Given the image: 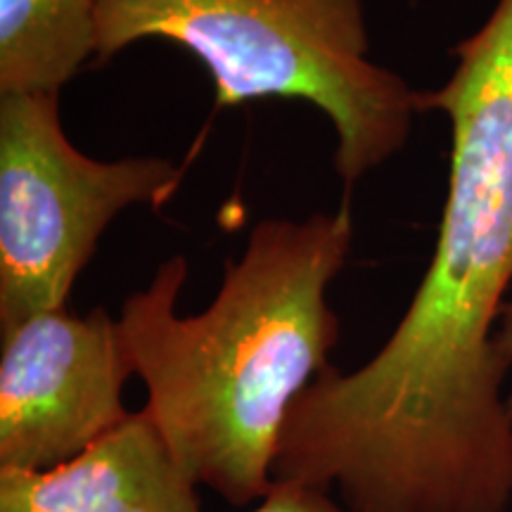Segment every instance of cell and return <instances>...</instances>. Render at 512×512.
Returning <instances> with one entry per match:
<instances>
[{
  "mask_svg": "<svg viewBox=\"0 0 512 512\" xmlns=\"http://www.w3.org/2000/svg\"><path fill=\"white\" fill-rule=\"evenodd\" d=\"M249 512H347L328 491L318 486L273 482L268 494Z\"/></svg>",
  "mask_w": 512,
  "mask_h": 512,
  "instance_id": "8",
  "label": "cell"
},
{
  "mask_svg": "<svg viewBox=\"0 0 512 512\" xmlns=\"http://www.w3.org/2000/svg\"><path fill=\"white\" fill-rule=\"evenodd\" d=\"M100 3L0 0V93H60L95 55Z\"/></svg>",
  "mask_w": 512,
  "mask_h": 512,
  "instance_id": "7",
  "label": "cell"
},
{
  "mask_svg": "<svg viewBox=\"0 0 512 512\" xmlns=\"http://www.w3.org/2000/svg\"><path fill=\"white\" fill-rule=\"evenodd\" d=\"M425 93L451 124V176L425 278L382 349L328 366L294 403L273 482L328 491L347 512H505L512 501V0L453 48Z\"/></svg>",
  "mask_w": 512,
  "mask_h": 512,
  "instance_id": "1",
  "label": "cell"
},
{
  "mask_svg": "<svg viewBox=\"0 0 512 512\" xmlns=\"http://www.w3.org/2000/svg\"><path fill=\"white\" fill-rule=\"evenodd\" d=\"M351 242L349 202L304 221L266 219L202 313L176 311L188 278L181 254L121 304V339L147 389L143 411L192 482L230 505L268 494L294 403L330 366L339 320L328 287Z\"/></svg>",
  "mask_w": 512,
  "mask_h": 512,
  "instance_id": "2",
  "label": "cell"
},
{
  "mask_svg": "<svg viewBox=\"0 0 512 512\" xmlns=\"http://www.w3.org/2000/svg\"><path fill=\"white\" fill-rule=\"evenodd\" d=\"M0 512H202L197 484L145 411L48 470H0Z\"/></svg>",
  "mask_w": 512,
  "mask_h": 512,
  "instance_id": "6",
  "label": "cell"
},
{
  "mask_svg": "<svg viewBox=\"0 0 512 512\" xmlns=\"http://www.w3.org/2000/svg\"><path fill=\"white\" fill-rule=\"evenodd\" d=\"M181 169L98 162L69 143L60 93H0V328L57 309L119 211L162 204Z\"/></svg>",
  "mask_w": 512,
  "mask_h": 512,
  "instance_id": "4",
  "label": "cell"
},
{
  "mask_svg": "<svg viewBox=\"0 0 512 512\" xmlns=\"http://www.w3.org/2000/svg\"><path fill=\"white\" fill-rule=\"evenodd\" d=\"M119 320L57 309L0 328V470L67 463L128 415Z\"/></svg>",
  "mask_w": 512,
  "mask_h": 512,
  "instance_id": "5",
  "label": "cell"
},
{
  "mask_svg": "<svg viewBox=\"0 0 512 512\" xmlns=\"http://www.w3.org/2000/svg\"><path fill=\"white\" fill-rule=\"evenodd\" d=\"M145 38L195 55L221 110L259 98L318 107L335 126V171L347 185L394 157L427 110L425 93L368 57L363 0H102L100 60Z\"/></svg>",
  "mask_w": 512,
  "mask_h": 512,
  "instance_id": "3",
  "label": "cell"
},
{
  "mask_svg": "<svg viewBox=\"0 0 512 512\" xmlns=\"http://www.w3.org/2000/svg\"><path fill=\"white\" fill-rule=\"evenodd\" d=\"M498 339H501V347L505 354H508L510 363H512V302L505 304V309H503L501 328H498ZM508 403H510V411H512V389H510Z\"/></svg>",
  "mask_w": 512,
  "mask_h": 512,
  "instance_id": "9",
  "label": "cell"
}]
</instances>
